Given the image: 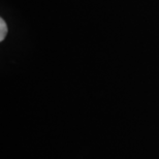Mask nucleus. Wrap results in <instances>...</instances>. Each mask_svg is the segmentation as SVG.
<instances>
[{
	"instance_id": "obj_1",
	"label": "nucleus",
	"mask_w": 159,
	"mask_h": 159,
	"mask_svg": "<svg viewBox=\"0 0 159 159\" xmlns=\"http://www.w3.org/2000/svg\"><path fill=\"white\" fill-rule=\"evenodd\" d=\"M6 33H7V26H6V23L4 22V20L1 18L0 19V41L4 40Z\"/></svg>"
}]
</instances>
